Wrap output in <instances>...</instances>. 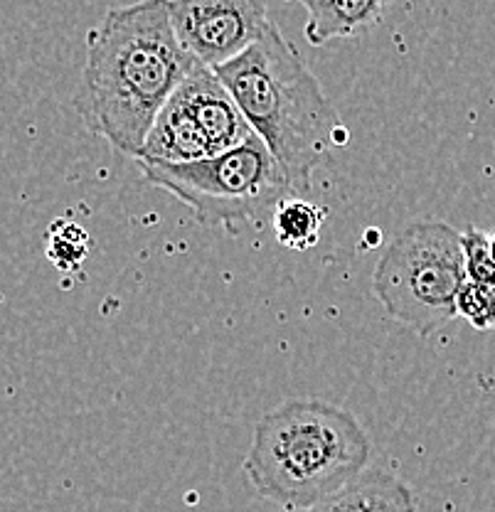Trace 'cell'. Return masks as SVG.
<instances>
[{
  "mask_svg": "<svg viewBox=\"0 0 495 512\" xmlns=\"http://www.w3.org/2000/svg\"><path fill=\"white\" fill-rule=\"evenodd\" d=\"M193 64L170 25L168 0L111 8L87 35L74 109L89 133L136 158L153 119Z\"/></svg>",
  "mask_w": 495,
  "mask_h": 512,
  "instance_id": "cell-1",
  "label": "cell"
},
{
  "mask_svg": "<svg viewBox=\"0 0 495 512\" xmlns=\"http://www.w3.org/2000/svg\"><path fill=\"white\" fill-rule=\"evenodd\" d=\"M217 74L296 195L311 188L313 170L348 143V128L298 50L276 23Z\"/></svg>",
  "mask_w": 495,
  "mask_h": 512,
  "instance_id": "cell-2",
  "label": "cell"
},
{
  "mask_svg": "<svg viewBox=\"0 0 495 512\" xmlns=\"http://www.w3.org/2000/svg\"><path fill=\"white\" fill-rule=\"evenodd\" d=\"M372 441L358 419L321 399H291L254 426L249 483L284 510L308 508L367 471Z\"/></svg>",
  "mask_w": 495,
  "mask_h": 512,
  "instance_id": "cell-3",
  "label": "cell"
},
{
  "mask_svg": "<svg viewBox=\"0 0 495 512\" xmlns=\"http://www.w3.org/2000/svg\"><path fill=\"white\" fill-rule=\"evenodd\" d=\"M463 281L461 232L441 220L407 224L387 244L372 274V288L387 316L424 338L456 318Z\"/></svg>",
  "mask_w": 495,
  "mask_h": 512,
  "instance_id": "cell-4",
  "label": "cell"
},
{
  "mask_svg": "<svg viewBox=\"0 0 495 512\" xmlns=\"http://www.w3.org/2000/svg\"><path fill=\"white\" fill-rule=\"evenodd\" d=\"M136 165L148 183L188 205L202 224H222L230 232L271 217L284 197L296 195L254 133L230 151L193 163Z\"/></svg>",
  "mask_w": 495,
  "mask_h": 512,
  "instance_id": "cell-5",
  "label": "cell"
},
{
  "mask_svg": "<svg viewBox=\"0 0 495 512\" xmlns=\"http://www.w3.org/2000/svg\"><path fill=\"white\" fill-rule=\"evenodd\" d=\"M180 47L202 67H220L257 42L269 23L266 0H168Z\"/></svg>",
  "mask_w": 495,
  "mask_h": 512,
  "instance_id": "cell-6",
  "label": "cell"
},
{
  "mask_svg": "<svg viewBox=\"0 0 495 512\" xmlns=\"http://www.w3.org/2000/svg\"><path fill=\"white\" fill-rule=\"evenodd\" d=\"M175 96L185 106L193 121L205 136L212 156L239 146L252 136V128L244 121L225 84L217 79L210 67L195 62L183 82L175 87Z\"/></svg>",
  "mask_w": 495,
  "mask_h": 512,
  "instance_id": "cell-7",
  "label": "cell"
},
{
  "mask_svg": "<svg viewBox=\"0 0 495 512\" xmlns=\"http://www.w3.org/2000/svg\"><path fill=\"white\" fill-rule=\"evenodd\" d=\"M210 146L205 136L193 121V116L185 111L180 99L175 94L168 96L163 109L153 119L151 128L146 133L141 153L133 160L143 163H161V165H180L193 163V160L210 158Z\"/></svg>",
  "mask_w": 495,
  "mask_h": 512,
  "instance_id": "cell-8",
  "label": "cell"
},
{
  "mask_svg": "<svg viewBox=\"0 0 495 512\" xmlns=\"http://www.w3.org/2000/svg\"><path fill=\"white\" fill-rule=\"evenodd\" d=\"M284 512H419L417 498L404 480L387 471H363L328 498L308 508Z\"/></svg>",
  "mask_w": 495,
  "mask_h": 512,
  "instance_id": "cell-9",
  "label": "cell"
},
{
  "mask_svg": "<svg viewBox=\"0 0 495 512\" xmlns=\"http://www.w3.org/2000/svg\"><path fill=\"white\" fill-rule=\"evenodd\" d=\"M306 8L303 35L313 47L365 35L385 18L392 0H289Z\"/></svg>",
  "mask_w": 495,
  "mask_h": 512,
  "instance_id": "cell-10",
  "label": "cell"
},
{
  "mask_svg": "<svg viewBox=\"0 0 495 512\" xmlns=\"http://www.w3.org/2000/svg\"><path fill=\"white\" fill-rule=\"evenodd\" d=\"M326 207L306 200L301 195H289L271 212V229L281 247L291 252H308L321 239V229L326 224Z\"/></svg>",
  "mask_w": 495,
  "mask_h": 512,
  "instance_id": "cell-11",
  "label": "cell"
},
{
  "mask_svg": "<svg viewBox=\"0 0 495 512\" xmlns=\"http://www.w3.org/2000/svg\"><path fill=\"white\" fill-rule=\"evenodd\" d=\"M89 234L82 224L55 220L45 234V254L60 271H77L89 256Z\"/></svg>",
  "mask_w": 495,
  "mask_h": 512,
  "instance_id": "cell-12",
  "label": "cell"
},
{
  "mask_svg": "<svg viewBox=\"0 0 495 512\" xmlns=\"http://www.w3.org/2000/svg\"><path fill=\"white\" fill-rule=\"evenodd\" d=\"M456 318L468 320L476 330H495V284L478 286L463 281L456 296Z\"/></svg>",
  "mask_w": 495,
  "mask_h": 512,
  "instance_id": "cell-13",
  "label": "cell"
},
{
  "mask_svg": "<svg viewBox=\"0 0 495 512\" xmlns=\"http://www.w3.org/2000/svg\"><path fill=\"white\" fill-rule=\"evenodd\" d=\"M463 244V266H466V281L478 286L495 284V261L488 254V234L476 227L461 232Z\"/></svg>",
  "mask_w": 495,
  "mask_h": 512,
  "instance_id": "cell-14",
  "label": "cell"
},
{
  "mask_svg": "<svg viewBox=\"0 0 495 512\" xmlns=\"http://www.w3.org/2000/svg\"><path fill=\"white\" fill-rule=\"evenodd\" d=\"M488 254H491V259L495 261V232L488 234Z\"/></svg>",
  "mask_w": 495,
  "mask_h": 512,
  "instance_id": "cell-15",
  "label": "cell"
}]
</instances>
